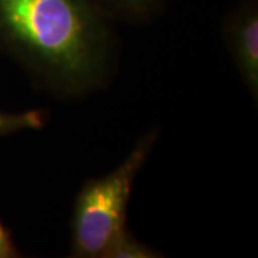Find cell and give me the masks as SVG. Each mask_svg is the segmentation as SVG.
I'll return each instance as SVG.
<instances>
[{
    "label": "cell",
    "mask_w": 258,
    "mask_h": 258,
    "mask_svg": "<svg viewBox=\"0 0 258 258\" xmlns=\"http://www.w3.org/2000/svg\"><path fill=\"white\" fill-rule=\"evenodd\" d=\"M112 23L93 0H0V46L62 98H81L109 81Z\"/></svg>",
    "instance_id": "obj_1"
},
{
    "label": "cell",
    "mask_w": 258,
    "mask_h": 258,
    "mask_svg": "<svg viewBox=\"0 0 258 258\" xmlns=\"http://www.w3.org/2000/svg\"><path fill=\"white\" fill-rule=\"evenodd\" d=\"M157 137V131L147 134L113 171L83 184L72 212L71 257L103 258L112 242L128 230L126 217L132 188Z\"/></svg>",
    "instance_id": "obj_2"
},
{
    "label": "cell",
    "mask_w": 258,
    "mask_h": 258,
    "mask_svg": "<svg viewBox=\"0 0 258 258\" xmlns=\"http://www.w3.org/2000/svg\"><path fill=\"white\" fill-rule=\"evenodd\" d=\"M222 33L244 85L258 96V0H240L224 20Z\"/></svg>",
    "instance_id": "obj_3"
},
{
    "label": "cell",
    "mask_w": 258,
    "mask_h": 258,
    "mask_svg": "<svg viewBox=\"0 0 258 258\" xmlns=\"http://www.w3.org/2000/svg\"><path fill=\"white\" fill-rule=\"evenodd\" d=\"M112 22L149 23L164 9L166 0H93Z\"/></svg>",
    "instance_id": "obj_4"
},
{
    "label": "cell",
    "mask_w": 258,
    "mask_h": 258,
    "mask_svg": "<svg viewBox=\"0 0 258 258\" xmlns=\"http://www.w3.org/2000/svg\"><path fill=\"white\" fill-rule=\"evenodd\" d=\"M47 113L40 109L9 113L0 111V137L20 131L42 129L46 125Z\"/></svg>",
    "instance_id": "obj_5"
},
{
    "label": "cell",
    "mask_w": 258,
    "mask_h": 258,
    "mask_svg": "<svg viewBox=\"0 0 258 258\" xmlns=\"http://www.w3.org/2000/svg\"><path fill=\"white\" fill-rule=\"evenodd\" d=\"M161 254L138 241L128 230L123 231L106 249L103 258H158Z\"/></svg>",
    "instance_id": "obj_6"
},
{
    "label": "cell",
    "mask_w": 258,
    "mask_h": 258,
    "mask_svg": "<svg viewBox=\"0 0 258 258\" xmlns=\"http://www.w3.org/2000/svg\"><path fill=\"white\" fill-rule=\"evenodd\" d=\"M19 255V249L12 240L10 232L0 221V258H15Z\"/></svg>",
    "instance_id": "obj_7"
}]
</instances>
